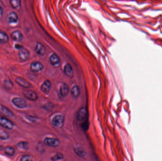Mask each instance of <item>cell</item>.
<instances>
[{
    "instance_id": "277c9868",
    "label": "cell",
    "mask_w": 162,
    "mask_h": 161,
    "mask_svg": "<svg viewBox=\"0 0 162 161\" xmlns=\"http://www.w3.org/2000/svg\"><path fill=\"white\" fill-rule=\"evenodd\" d=\"M30 53L29 50L24 47H22L19 50L18 56L19 59L22 61H26L28 60L30 57Z\"/></svg>"
},
{
    "instance_id": "6da1fadb",
    "label": "cell",
    "mask_w": 162,
    "mask_h": 161,
    "mask_svg": "<svg viewBox=\"0 0 162 161\" xmlns=\"http://www.w3.org/2000/svg\"><path fill=\"white\" fill-rule=\"evenodd\" d=\"M52 124L56 128H61L64 123V117L62 115H56L52 121Z\"/></svg>"
},
{
    "instance_id": "cb8c5ba5",
    "label": "cell",
    "mask_w": 162,
    "mask_h": 161,
    "mask_svg": "<svg viewBox=\"0 0 162 161\" xmlns=\"http://www.w3.org/2000/svg\"><path fill=\"white\" fill-rule=\"evenodd\" d=\"M4 86L7 89H11L13 87V84L11 81L9 80H5L4 81Z\"/></svg>"
},
{
    "instance_id": "5bb4252c",
    "label": "cell",
    "mask_w": 162,
    "mask_h": 161,
    "mask_svg": "<svg viewBox=\"0 0 162 161\" xmlns=\"http://www.w3.org/2000/svg\"><path fill=\"white\" fill-rule=\"evenodd\" d=\"M51 88V83L48 80L45 81L41 86V89L44 93L49 92Z\"/></svg>"
},
{
    "instance_id": "9c48e42d",
    "label": "cell",
    "mask_w": 162,
    "mask_h": 161,
    "mask_svg": "<svg viewBox=\"0 0 162 161\" xmlns=\"http://www.w3.org/2000/svg\"><path fill=\"white\" fill-rule=\"evenodd\" d=\"M11 39L16 42H20L22 40L23 36L19 30H16L12 32L10 35Z\"/></svg>"
},
{
    "instance_id": "5b68a950",
    "label": "cell",
    "mask_w": 162,
    "mask_h": 161,
    "mask_svg": "<svg viewBox=\"0 0 162 161\" xmlns=\"http://www.w3.org/2000/svg\"><path fill=\"white\" fill-rule=\"evenodd\" d=\"M23 96L27 99L31 101H36L38 98V96L35 92L32 90H25L23 92Z\"/></svg>"
},
{
    "instance_id": "44dd1931",
    "label": "cell",
    "mask_w": 162,
    "mask_h": 161,
    "mask_svg": "<svg viewBox=\"0 0 162 161\" xmlns=\"http://www.w3.org/2000/svg\"><path fill=\"white\" fill-rule=\"evenodd\" d=\"M10 4L12 8L17 9L21 5V0H10Z\"/></svg>"
},
{
    "instance_id": "8fae6325",
    "label": "cell",
    "mask_w": 162,
    "mask_h": 161,
    "mask_svg": "<svg viewBox=\"0 0 162 161\" xmlns=\"http://www.w3.org/2000/svg\"><path fill=\"white\" fill-rule=\"evenodd\" d=\"M87 116V111L86 109L84 108H81L78 111L77 114V119L78 121H84Z\"/></svg>"
},
{
    "instance_id": "7402d4cb",
    "label": "cell",
    "mask_w": 162,
    "mask_h": 161,
    "mask_svg": "<svg viewBox=\"0 0 162 161\" xmlns=\"http://www.w3.org/2000/svg\"><path fill=\"white\" fill-rule=\"evenodd\" d=\"M5 153L8 156H12L15 154L14 149L10 146H7L5 148Z\"/></svg>"
},
{
    "instance_id": "d6986e66",
    "label": "cell",
    "mask_w": 162,
    "mask_h": 161,
    "mask_svg": "<svg viewBox=\"0 0 162 161\" xmlns=\"http://www.w3.org/2000/svg\"><path fill=\"white\" fill-rule=\"evenodd\" d=\"M71 95L74 97H78L80 95V90L77 86H74L71 90Z\"/></svg>"
},
{
    "instance_id": "83f0119b",
    "label": "cell",
    "mask_w": 162,
    "mask_h": 161,
    "mask_svg": "<svg viewBox=\"0 0 162 161\" xmlns=\"http://www.w3.org/2000/svg\"><path fill=\"white\" fill-rule=\"evenodd\" d=\"M23 46L22 45H20V44H15L14 45V47L15 48L17 49V50H20V49H21Z\"/></svg>"
},
{
    "instance_id": "8992f818",
    "label": "cell",
    "mask_w": 162,
    "mask_h": 161,
    "mask_svg": "<svg viewBox=\"0 0 162 161\" xmlns=\"http://www.w3.org/2000/svg\"><path fill=\"white\" fill-rule=\"evenodd\" d=\"M44 143L48 146L56 147L59 145L60 141L56 138L46 137L44 139Z\"/></svg>"
},
{
    "instance_id": "d4e9b609",
    "label": "cell",
    "mask_w": 162,
    "mask_h": 161,
    "mask_svg": "<svg viewBox=\"0 0 162 161\" xmlns=\"http://www.w3.org/2000/svg\"><path fill=\"white\" fill-rule=\"evenodd\" d=\"M9 136L8 134L4 131H1L0 132V139L2 140H6L8 139Z\"/></svg>"
},
{
    "instance_id": "ac0fdd59",
    "label": "cell",
    "mask_w": 162,
    "mask_h": 161,
    "mask_svg": "<svg viewBox=\"0 0 162 161\" xmlns=\"http://www.w3.org/2000/svg\"><path fill=\"white\" fill-rule=\"evenodd\" d=\"M64 71L66 75L69 77H72L74 76V71L71 65L69 64H67L65 65Z\"/></svg>"
},
{
    "instance_id": "f1b7e54d",
    "label": "cell",
    "mask_w": 162,
    "mask_h": 161,
    "mask_svg": "<svg viewBox=\"0 0 162 161\" xmlns=\"http://www.w3.org/2000/svg\"><path fill=\"white\" fill-rule=\"evenodd\" d=\"M3 13V10L2 7L0 5V16H1Z\"/></svg>"
},
{
    "instance_id": "ffe728a7",
    "label": "cell",
    "mask_w": 162,
    "mask_h": 161,
    "mask_svg": "<svg viewBox=\"0 0 162 161\" xmlns=\"http://www.w3.org/2000/svg\"><path fill=\"white\" fill-rule=\"evenodd\" d=\"M75 151L76 155L81 157H84L86 155V152L81 147H76L75 149Z\"/></svg>"
},
{
    "instance_id": "7c38bea8",
    "label": "cell",
    "mask_w": 162,
    "mask_h": 161,
    "mask_svg": "<svg viewBox=\"0 0 162 161\" xmlns=\"http://www.w3.org/2000/svg\"><path fill=\"white\" fill-rule=\"evenodd\" d=\"M18 16L14 12H11L7 17V20L10 24H15L18 21Z\"/></svg>"
},
{
    "instance_id": "4316f807",
    "label": "cell",
    "mask_w": 162,
    "mask_h": 161,
    "mask_svg": "<svg viewBox=\"0 0 162 161\" xmlns=\"http://www.w3.org/2000/svg\"><path fill=\"white\" fill-rule=\"evenodd\" d=\"M63 158V155L59 153V154H57V155H56V156L52 157V160H60V159H62Z\"/></svg>"
},
{
    "instance_id": "30bf717a",
    "label": "cell",
    "mask_w": 162,
    "mask_h": 161,
    "mask_svg": "<svg viewBox=\"0 0 162 161\" xmlns=\"http://www.w3.org/2000/svg\"><path fill=\"white\" fill-rule=\"evenodd\" d=\"M16 82L20 86L26 88H30L31 86V84L28 81L23 78L18 77L15 80Z\"/></svg>"
},
{
    "instance_id": "9a60e30c",
    "label": "cell",
    "mask_w": 162,
    "mask_h": 161,
    "mask_svg": "<svg viewBox=\"0 0 162 161\" xmlns=\"http://www.w3.org/2000/svg\"><path fill=\"white\" fill-rule=\"evenodd\" d=\"M69 88L68 85L65 83H63L61 85L60 87V93L61 96L63 97L66 96L68 94Z\"/></svg>"
},
{
    "instance_id": "3957f363",
    "label": "cell",
    "mask_w": 162,
    "mask_h": 161,
    "mask_svg": "<svg viewBox=\"0 0 162 161\" xmlns=\"http://www.w3.org/2000/svg\"><path fill=\"white\" fill-rule=\"evenodd\" d=\"M12 103L17 107L20 109H24L27 107V103L25 100L21 98L15 97L12 100Z\"/></svg>"
},
{
    "instance_id": "2e32d148",
    "label": "cell",
    "mask_w": 162,
    "mask_h": 161,
    "mask_svg": "<svg viewBox=\"0 0 162 161\" xmlns=\"http://www.w3.org/2000/svg\"><path fill=\"white\" fill-rule=\"evenodd\" d=\"M0 111L1 113H2L4 115L8 117H12L14 114L11 111H10L8 108L4 106H1L0 108Z\"/></svg>"
},
{
    "instance_id": "7a4b0ae2",
    "label": "cell",
    "mask_w": 162,
    "mask_h": 161,
    "mask_svg": "<svg viewBox=\"0 0 162 161\" xmlns=\"http://www.w3.org/2000/svg\"><path fill=\"white\" fill-rule=\"evenodd\" d=\"M0 125L8 130L12 129L14 127V124L11 121L3 117H0Z\"/></svg>"
},
{
    "instance_id": "4fadbf2b",
    "label": "cell",
    "mask_w": 162,
    "mask_h": 161,
    "mask_svg": "<svg viewBox=\"0 0 162 161\" xmlns=\"http://www.w3.org/2000/svg\"><path fill=\"white\" fill-rule=\"evenodd\" d=\"M49 60L51 64L54 66L58 65L60 62L59 57L56 54H53L50 56Z\"/></svg>"
},
{
    "instance_id": "484cf974",
    "label": "cell",
    "mask_w": 162,
    "mask_h": 161,
    "mask_svg": "<svg viewBox=\"0 0 162 161\" xmlns=\"http://www.w3.org/2000/svg\"><path fill=\"white\" fill-rule=\"evenodd\" d=\"M20 160L21 161H31L32 160V158L31 156L26 155L22 156Z\"/></svg>"
},
{
    "instance_id": "ba28073f",
    "label": "cell",
    "mask_w": 162,
    "mask_h": 161,
    "mask_svg": "<svg viewBox=\"0 0 162 161\" xmlns=\"http://www.w3.org/2000/svg\"><path fill=\"white\" fill-rule=\"evenodd\" d=\"M35 51L36 53L39 55H44L46 54V48L42 43L37 42L35 46Z\"/></svg>"
},
{
    "instance_id": "603a6c76",
    "label": "cell",
    "mask_w": 162,
    "mask_h": 161,
    "mask_svg": "<svg viewBox=\"0 0 162 161\" xmlns=\"http://www.w3.org/2000/svg\"><path fill=\"white\" fill-rule=\"evenodd\" d=\"M17 146L21 149L27 150L29 148L28 144L26 142H20L17 144Z\"/></svg>"
},
{
    "instance_id": "e0dca14e",
    "label": "cell",
    "mask_w": 162,
    "mask_h": 161,
    "mask_svg": "<svg viewBox=\"0 0 162 161\" xmlns=\"http://www.w3.org/2000/svg\"><path fill=\"white\" fill-rule=\"evenodd\" d=\"M9 40L8 35L3 31H0V42L2 44L7 43Z\"/></svg>"
},
{
    "instance_id": "52a82bcc",
    "label": "cell",
    "mask_w": 162,
    "mask_h": 161,
    "mask_svg": "<svg viewBox=\"0 0 162 161\" xmlns=\"http://www.w3.org/2000/svg\"><path fill=\"white\" fill-rule=\"evenodd\" d=\"M44 68L43 65L40 61H35L32 62L31 65V71L35 72H40L42 71Z\"/></svg>"
}]
</instances>
